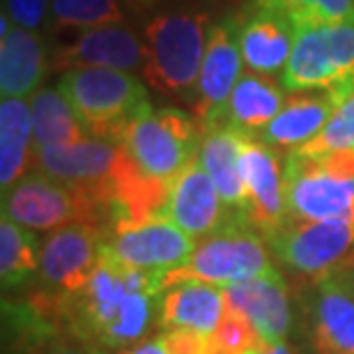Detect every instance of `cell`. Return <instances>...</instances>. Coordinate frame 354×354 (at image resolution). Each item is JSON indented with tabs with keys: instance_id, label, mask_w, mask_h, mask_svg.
<instances>
[{
	"instance_id": "cell-1",
	"label": "cell",
	"mask_w": 354,
	"mask_h": 354,
	"mask_svg": "<svg viewBox=\"0 0 354 354\" xmlns=\"http://www.w3.org/2000/svg\"><path fill=\"white\" fill-rule=\"evenodd\" d=\"M212 21L198 10H166L145 24L143 76L161 95L194 106Z\"/></svg>"
},
{
	"instance_id": "cell-2",
	"label": "cell",
	"mask_w": 354,
	"mask_h": 354,
	"mask_svg": "<svg viewBox=\"0 0 354 354\" xmlns=\"http://www.w3.org/2000/svg\"><path fill=\"white\" fill-rule=\"evenodd\" d=\"M58 90L72 104L88 136L115 143L122 140L133 120L152 109L145 83L118 69H67L60 76Z\"/></svg>"
},
{
	"instance_id": "cell-3",
	"label": "cell",
	"mask_w": 354,
	"mask_h": 354,
	"mask_svg": "<svg viewBox=\"0 0 354 354\" xmlns=\"http://www.w3.org/2000/svg\"><path fill=\"white\" fill-rule=\"evenodd\" d=\"M267 239L244 221V216H232L228 223L212 235L198 239L191 256L180 267L161 274V295L187 281H201L209 286H232L260 276L276 274L267 251Z\"/></svg>"
},
{
	"instance_id": "cell-4",
	"label": "cell",
	"mask_w": 354,
	"mask_h": 354,
	"mask_svg": "<svg viewBox=\"0 0 354 354\" xmlns=\"http://www.w3.org/2000/svg\"><path fill=\"white\" fill-rule=\"evenodd\" d=\"M286 201L292 221L354 216V152H288Z\"/></svg>"
},
{
	"instance_id": "cell-5",
	"label": "cell",
	"mask_w": 354,
	"mask_h": 354,
	"mask_svg": "<svg viewBox=\"0 0 354 354\" xmlns=\"http://www.w3.org/2000/svg\"><path fill=\"white\" fill-rule=\"evenodd\" d=\"M120 143L143 175L173 182L201 152L203 127L173 106L150 109L133 120Z\"/></svg>"
},
{
	"instance_id": "cell-6",
	"label": "cell",
	"mask_w": 354,
	"mask_h": 354,
	"mask_svg": "<svg viewBox=\"0 0 354 354\" xmlns=\"http://www.w3.org/2000/svg\"><path fill=\"white\" fill-rule=\"evenodd\" d=\"M3 214L28 230H58L69 223H99L109 230V207L95 191L28 173L3 196Z\"/></svg>"
},
{
	"instance_id": "cell-7",
	"label": "cell",
	"mask_w": 354,
	"mask_h": 354,
	"mask_svg": "<svg viewBox=\"0 0 354 354\" xmlns=\"http://www.w3.org/2000/svg\"><path fill=\"white\" fill-rule=\"evenodd\" d=\"M276 258L297 274L327 279L354 263V216L329 221H290L269 239Z\"/></svg>"
},
{
	"instance_id": "cell-8",
	"label": "cell",
	"mask_w": 354,
	"mask_h": 354,
	"mask_svg": "<svg viewBox=\"0 0 354 354\" xmlns=\"http://www.w3.org/2000/svg\"><path fill=\"white\" fill-rule=\"evenodd\" d=\"M109 230L99 223H69L53 230L41 246L39 276L60 295H79L88 288L104 258Z\"/></svg>"
},
{
	"instance_id": "cell-9",
	"label": "cell",
	"mask_w": 354,
	"mask_h": 354,
	"mask_svg": "<svg viewBox=\"0 0 354 354\" xmlns=\"http://www.w3.org/2000/svg\"><path fill=\"white\" fill-rule=\"evenodd\" d=\"M242 177L246 187L244 221L267 242L290 221L286 201V161L260 138L242 136Z\"/></svg>"
},
{
	"instance_id": "cell-10",
	"label": "cell",
	"mask_w": 354,
	"mask_h": 354,
	"mask_svg": "<svg viewBox=\"0 0 354 354\" xmlns=\"http://www.w3.org/2000/svg\"><path fill=\"white\" fill-rule=\"evenodd\" d=\"M242 67L244 58L237 37V21L235 17H225L209 28L201 79L196 88L194 113L203 131L225 124L228 102L244 74Z\"/></svg>"
},
{
	"instance_id": "cell-11",
	"label": "cell",
	"mask_w": 354,
	"mask_h": 354,
	"mask_svg": "<svg viewBox=\"0 0 354 354\" xmlns=\"http://www.w3.org/2000/svg\"><path fill=\"white\" fill-rule=\"evenodd\" d=\"M196 239L189 237L171 216L161 214L140 223L113 225L106 249L127 267L166 274L191 256Z\"/></svg>"
},
{
	"instance_id": "cell-12",
	"label": "cell",
	"mask_w": 354,
	"mask_h": 354,
	"mask_svg": "<svg viewBox=\"0 0 354 354\" xmlns=\"http://www.w3.org/2000/svg\"><path fill=\"white\" fill-rule=\"evenodd\" d=\"M127 152L122 143L104 138H83L72 145L46 147L35 152L32 168L53 180L95 191L106 201V189L124 164ZM109 207V205H106Z\"/></svg>"
},
{
	"instance_id": "cell-13",
	"label": "cell",
	"mask_w": 354,
	"mask_h": 354,
	"mask_svg": "<svg viewBox=\"0 0 354 354\" xmlns=\"http://www.w3.org/2000/svg\"><path fill=\"white\" fill-rule=\"evenodd\" d=\"M53 62L58 69L102 67L118 72H143L145 44L133 28L124 24L99 26L79 30L67 44L55 48Z\"/></svg>"
},
{
	"instance_id": "cell-14",
	"label": "cell",
	"mask_w": 354,
	"mask_h": 354,
	"mask_svg": "<svg viewBox=\"0 0 354 354\" xmlns=\"http://www.w3.org/2000/svg\"><path fill=\"white\" fill-rule=\"evenodd\" d=\"M235 21L246 69L263 76L283 74L297 37L295 21L276 7L251 3Z\"/></svg>"
},
{
	"instance_id": "cell-15",
	"label": "cell",
	"mask_w": 354,
	"mask_h": 354,
	"mask_svg": "<svg viewBox=\"0 0 354 354\" xmlns=\"http://www.w3.org/2000/svg\"><path fill=\"white\" fill-rule=\"evenodd\" d=\"M166 216H171L189 237L198 242L239 214H232L225 207L216 184L196 157L173 180Z\"/></svg>"
},
{
	"instance_id": "cell-16",
	"label": "cell",
	"mask_w": 354,
	"mask_h": 354,
	"mask_svg": "<svg viewBox=\"0 0 354 354\" xmlns=\"http://www.w3.org/2000/svg\"><path fill=\"white\" fill-rule=\"evenodd\" d=\"M221 290L225 297V306L251 322L265 348L286 343L290 327H292V310H290L286 283H283L279 272L260 276V279L232 283V286H225Z\"/></svg>"
},
{
	"instance_id": "cell-17",
	"label": "cell",
	"mask_w": 354,
	"mask_h": 354,
	"mask_svg": "<svg viewBox=\"0 0 354 354\" xmlns=\"http://www.w3.org/2000/svg\"><path fill=\"white\" fill-rule=\"evenodd\" d=\"M48 48L41 32L14 26L0 14V95L3 99L35 97L48 76Z\"/></svg>"
},
{
	"instance_id": "cell-18",
	"label": "cell",
	"mask_w": 354,
	"mask_h": 354,
	"mask_svg": "<svg viewBox=\"0 0 354 354\" xmlns=\"http://www.w3.org/2000/svg\"><path fill=\"white\" fill-rule=\"evenodd\" d=\"M310 345L315 354H354V279L345 272L320 281L310 313Z\"/></svg>"
},
{
	"instance_id": "cell-19",
	"label": "cell",
	"mask_w": 354,
	"mask_h": 354,
	"mask_svg": "<svg viewBox=\"0 0 354 354\" xmlns=\"http://www.w3.org/2000/svg\"><path fill=\"white\" fill-rule=\"evenodd\" d=\"M225 315V297L218 286L187 281L168 288L159 299V324L164 331L180 329L209 338Z\"/></svg>"
},
{
	"instance_id": "cell-20",
	"label": "cell",
	"mask_w": 354,
	"mask_h": 354,
	"mask_svg": "<svg viewBox=\"0 0 354 354\" xmlns=\"http://www.w3.org/2000/svg\"><path fill=\"white\" fill-rule=\"evenodd\" d=\"M338 109V102L329 92H292L286 99L283 111L269 122L260 138L269 147H281V150H299V147L308 145L317 133L324 129L329 118L334 115Z\"/></svg>"
},
{
	"instance_id": "cell-21",
	"label": "cell",
	"mask_w": 354,
	"mask_h": 354,
	"mask_svg": "<svg viewBox=\"0 0 354 354\" xmlns=\"http://www.w3.org/2000/svg\"><path fill=\"white\" fill-rule=\"evenodd\" d=\"M341 83L327 41L324 24L297 26V37L286 69L281 74V86L286 92H334Z\"/></svg>"
},
{
	"instance_id": "cell-22",
	"label": "cell",
	"mask_w": 354,
	"mask_h": 354,
	"mask_svg": "<svg viewBox=\"0 0 354 354\" xmlns=\"http://www.w3.org/2000/svg\"><path fill=\"white\" fill-rule=\"evenodd\" d=\"M242 136L244 133L235 131L228 124L212 127V129L203 131L201 152H198V159L212 177V182L216 184L225 207L239 216H244L246 205V187L242 177V164H239Z\"/></svg>"
},
{
	"instance_id": "cell-23",
	"label": "cell",
	"mask_w": 354,
	"mask_h": 354,
	"mask_svg": "<svg viewBox=\"0 0 354 354\" xmlns=\"http://www.w3.org/2000/svg\"><path fill=\"white\" fill-rule=\"evenodd\" d=\"M286 92L272 76L244 72L228 102L225 124L244 136H260V131L279 115L286 106Z\"/></svg>"
},
{
	"instance_id": "cell-24",
	"label": "cell",
	"mask_w": 354,
	"mask_h": 354,
	"mask_svg": "<svg viewBox=\"0 0 354 354\" xmlns=\"http://www.w3.org/2000/svg\"><path fill=\"white\" fill-rule=\"evenodd\" d=\"M35 159L32 111L26 99L0 102V187L3 196L26 177Z\"/></svg>"
},
{
	"instance_id": "cell-25",
	"label": "cell",
	"mask_w": 354,
	"mask_h": 354,
	"mask_svg": "<svg viewBox=\"0 0 354 354\" xmlns=\"http://www.w3.org/2000/svg\"><path fill=\"white\" fill-rule=\"evenodd\" d=\"M32 111V136L35 152L46 147L72 145L88 138V131L83 129L79 115L74 113L67 97L55 88H41L30 99Z\"/></svg>"
},
{
	"instance_id": "cell-26",
	"label": "cell",
	"mask_w": 354,
	"mask_h": 354,
	"mask_svg": "<svg viewBox=\"0 0 354 354\" xmlns=\"http://www.w3.org/2000/svg\"><path fill=\"white\" fill-rule=\"evenodd\" d=\"M41 251L28 228L3 214L0 221V279L3 290H19L39 274Z\"/></svg>"
},
{
	"instance_id": "cell-27",
	"label": "cell",
	"mask_w": 354,
	"mask_h": 354,
	"mask_svg": "<svg viewBox=\"0 0 354 354\" xmlns=\"http://www.w3.org/2000/svg\"><path fill=\"white\" fill-rule=\"evenodd\" d=\"M124 17L122 0H53L46 26L51 30H90L124 24Z\"/></svg>"
},
{
	"instance_id": "cell-28",
	"label": "cell",
	"mask_w": 354,
	"mask_h": 354,
	"mask_svg": "<svg viewBox=\"0 0 354 354\" xmlns=\"http://www.w3.org/2000/svg\"><path fill=\"white\" fill-rule=\"evenodd\" d=\"M251 5L276 7L295 21L306 24H336L354 14V0H249Z\"/></svg>"
},
{
	"instance_id": "cell-29",
	"label": "cell",
	"mask_w": 354,
	"mask_h": 354,
	"mask_svg": "<svg viewBox=\"0 0 354 354\" xmlns=\"http://www.w3.org/2000/svg\"><path fill=\"white\" fill-rule=\"evenodd\" d=\"M292 152L310 154V157H320V154L329 152H354V97L338 104L324 129L308 145Z\"/></svg>"
},
{
	"instance_id": "cell-30",
	"label": "cell",
	"mask_w": 354,
	"mask_h": 354,
	"mask_svg": "<svg viewBox=\"0 0 354 354\" xmlns=\"http://www.w3.org/2000/svg\"><path fill=\"white\" fill-rule=\"evenodd\" d=\"M53 0H3V14L14 26L39 32L48 24Z\"/></svg>"
},
{
	"instance_id": "cell-31",
	"label": "cell",
	"mask_w": 354,
	"mask_h": 354,
	"mask_svg": "<svg viewBox=\"0 0 354 354\" xmlns=\"http://www.w3.org/2000/svg\"><path fill=\"white\" fill-rule=\"evenodd\" d=\"M41 354H104V352L99 345L90 343L81 336H74V338H67V341L51 343Z\"/></svg>"
},
{
	"instance_id": "cell-32",
	"label": "cell",
	"mask_w": 354,
	"mask_h": 354,
	"mask_svg": "<svg viewBox=\"0 0 354 354\" xmlns=\"http://www.w3.org/2000/svg\"><path fill=\"white\" fill-rule=\"evenodd\" d=\"M122 354H173V352L168 350L164 336H154V338H147V341L131 345V348L124 350Z\"/></svg>"
},
{
	"instance_id": "cell-33",
	"label": "cell",
	"mask_w": 354,
	"mask_h": 354,
	"mask_svg": "<svg viewBox=\"0 0 354 354\" xmlns=\"http://www.w3.org/2000/svg\"><path fill=\"white\" fill-rule=\"evenodd\" d=\"M260 354H292V352H290L286 343H279V345H272V348H265Z\"/></svg>"
},
{
	"instance_id": "cell-34",
	"label": "cell",
	"mask_w": 354,
	"mask_h": 354,
	"mask_svg": "<svg viewBox=\"0 0 354 354\" xmlns=\"http://www.w3.org/2000/svg\"><path fill=\"white\" fill-rule=\"evenodd\" d=\"M138 3H140V5H152L154 0H138Z\"/></svg>"
}]
</instances>
